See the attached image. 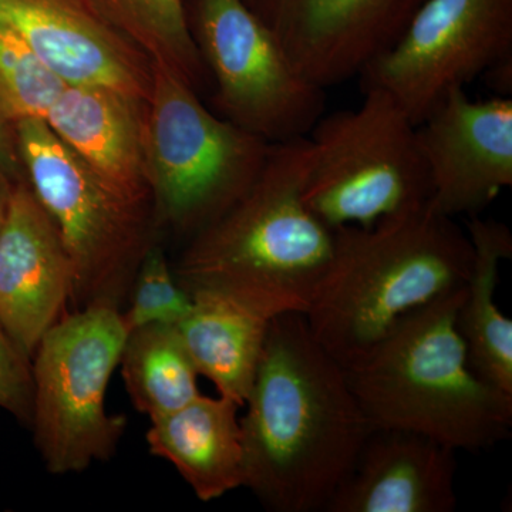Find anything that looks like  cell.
<instances>
[{
  "mask_svg": "<svg viewBox=\"0 0 512 512\" xmlns=\"http://www.w3.org/2000/svg\"><path fill=\"white\" fill-rule=\"evenodd\" d=\"M245 407L244 487L268 511L326 512L372 429L303 313L272 319Z\"/></svg>",
  "mask_w": 512,
  "mask_h": 512,
  "instance_id": "6da1fadb",
  "label": "cell"
},
{
  "mask_svg": "<svg viewBox=\"0 0 512 512\" xmlns=\"http://www.w3.org/2000/svg\"><path fill=\"white\" fill-rule=\"evenodd\" d=\"M308 137L274 144L261 174L190 238L173 268L184 291L227 298L268 319L308 311L328 269L335 231L303 198Z\"/></svg>",
  "mask_w": 512,
  "mask_h": 512,
  "instance_id": "7a4b0ae2",
  "label": "cell"
},
{
  "mask_svg": "<svg viewBox=\"0 0 512 512\" xmlns=\"http://www.w3.org/2000/svg\"><path fill=\"white\" fill-rule=\"evenodd\" d=\"M473 244L430 204L335 229L328 269L303 313L313 338L343 367L366 355L404 318L466 285Z\"/></svg>",
  "mask_w": 512,
  "mask_h": 512,
  "instance_id": "3957f363",
  "label": "cell"
},
{
  "mask_svg": "<svg viewBox=\"0 0 512 512\" xmlns=\"http://www.w3.org/2000/svg\"><path fill=\"white\" fill-rule=\"evenodd\" d=\"M463 296L464 286L404 316L345 367L370 429L410 431L470 453L510 439L512 396L478 375L458 332Z\"/></svg>",
  "mask_w": 512,
  "mask_h": 512,
  "instance_id": "277c9868",
  "label": "cell"
},
{
  "mask_svg": "<svg viewBox=\"0 0 512 512\" xmlns=\"http://www.w3.org/2000/svg\"><path fill=\"white\" fill-rule=\"evenodd\" d=\"M146 168L157 220L194 237L254 184L274 144L212 114L177 73L151 62Z\"/></svg>",
  "mask_w": 512,
  "mask_h": 512,
  "instance_id": "5b68a950",
  "label": "cell"
},
{
  "mask_svg": "<svg viewBox=\"0 0 512 512\" xmlns=\"http://www.w3.org/2000/svg\"><path fill=\"white\" fill-rule=\"evenodd\" d=\"M356 109L323 114L309 133L303 198L326 227H372L429 204L416 123L390 94L362 90Z\"/></svg>",
  "mask_w": 512,
  "mask_h": 512,
  "instance_id": "8992f818",
  "label": "cell"
},
{
  "mask_svg": "<svg viewBox=\"0 0 512 512\" xmlns=\"http://www.w3.org/2000/svg\"><path fill=\"white\" fill-rule=\"evenodd\" d=\"M29 187L72 259L76 309L123 308L151 241L146 204L121 198L43 119L15 123Z\"/></svg>",
  "mask_w": 512,
  "mask_h": 512,
  "instance_id": "52a82bcc",
  "label": "cell"
},
{
  "mask_svg": "<svg viewBox=\"0 0 512 512\" xmlns=\"http://www.w3.org/2000/svg\"><path fill=\"white\" fill-rule=\"evenodd\" d=\"M120 309L89 305L63 315L32 356L30 429L46 470L83 473L116 454L127 417L107 412L110 379L127 339Z\"/></svg>",
  "mask_w": 512,
  "mask_h": 512,
  "instance_id": "ba28073f",
  "label": "cell"
},
{
  "mask_svg": "<svg viewBox=\"0 0 512 512\" xmlns=\"http://www.w3.org/2000/svg\"><path fill=\"white\" fill-rule=\"evenodd\" d=\"M190 28L228 121L269 144L309 136L326 89L293 66L247 0H195Z\"/></svg>",
  "mask_w": 512,
  "mask_h": 512,
  "instance_id": "9c48e42d",
  "label": "cell"
},
{
  "mask_svg": "<svg viewBox=\"0 0 512 512\" xmlns=\"http://www.w3.org/2000/svg\"><path fill=\"white\" fill-rule=\"evenodd\" d=\"M512 60V0H423L402 33L359 74L419 124L454 89Z\"/></svg>",
  "mask_w": 512,
  "mask_h": 512,
  "instance_id": "30bf717a",
  "label": "cell"
},
{
  "mask_svg": "<svg viewBox=\"0 0 512 512\" xmlns=\"http://www.w3.org/2000/svg\"><path fill=\"white\" fill-rule=\"evenodd\" d=\"M416 134L434 211L474 217L511 187V97L471 100L466 89L451 90L416 124Z\"/></svg>",
  "mask_w": 512,
  "mask_h": 512,
  "instance_id": "8fae6325",
  "label": "cell"
},
{
  "mask_svg": "<svg viewBox=\"0 0 512 512\" xmlns=\"http://www.w3.org/2000/svg\"><path fill=\"white\" fill-rule=\"evenodd\" d=\"M423 0H251L293 66L323 89L359 77Z\"/></svg>",
  "mask_w": 512,
  "mask_h": 512,
  "instance_id": "7c38bea8",
  "label": "cell"
},
{
  "mask_svg": "<svg viewBox=\"0 0 512 512\" xmlns=\"http://www.w3.org/2000/svg\"><path fill=\"white\" fill-rule=\"evenodd\" d=\"M0 22L66 84L107 87L143 101L150 96L151 60L93 0H0Z\"/></svg>",
  "mask_w": 512,
  "mask_h": 512,
  "instance_id": "4fadbf2b",
  "label": "cell"
},
{
  "mask_svg": "<svg viewBox=\"0 0 512 512\" xmlns=\"http://www.w3.org/2000/svg\"><path fill=\"white\" fill-rule=\"evenodd\" d=\"M73 291L72 259L55 222L29 184L12 185L0 228V326L32 359Z\"/></svg>",
  "mask_w": 512,
  "mask_h": 512,
  "instance_id": "5bb4252c",
  "label": "cell"
},
{
  "mask_svg": "<svg viewBox=\"0 0 512 512\" xmlns=\"http://www.w3.org/2000/svg\"><path fill=\"white\" fill-rule=\"evenodd\" d=\"M456 450L403 430H372L326 512H453Z\"/></svg>",
  "mask_w": 512,
  "mask_h": 512,
  "instance_id": "9a60e30c",
  "label": "cell"
},
{
  "mask_svg": "<svg viewBox=\"0 0 512 512\" xmlns=\"http://www.w3.org/2000/svg\"><path fill=\"white\" fill-rule=\"evenodd\" d=\"M45 121L117 195L134 204L150 200L146 101L107 87L66 84Z\"/></svg>",
  "mask_w": 512,
  "mask_h": 512,
  "instance_id": "2e32d148",
  "label": "cell"
},
{
  "mask_svg": "<svg viewBox=\"0 0 512 512\" xmlns=\"http://www.w3.org/2000/svg\"><path fill=\"white\" fill-rule=\"evenodd\" d=\"M239 409L228 397L200 394L181 409L151 420L148 450L173 464L204 503L244 487Z\"/></svg>",
  "mask_w": 512,
  "mask_h": 512,
  "instance_id": "e0dca14e",
  "label": "cell"
},
{
  "mask_svg": "<svg viewBox=\"0 0 512 512\" xmlns=\"http://www.w3.org/2000/svg\"><path fill=\"white\" fill-rule=\"evenodd\" d=\"M473 266L457 312V328L478 375L512 396V322L498 306V282L512 256V234L503 222L468 217Z\"/></svg>",
  "mask_w": 512,
  "mask_h": 512,
  "instance_id": "ac0fdd59",
  "label": "cell"
},
{
  "mask_svg": "<svg viewBox=\"0 0 512 512\" xmlns=\"http://www.w3.org/2000/svg\"><path fill=\"white\" fill-rule=\"evenodd\" d=\"M191 298V311L177 325L188 355L220 396L244 407L272 319L214 293H192Z\"/></svg>",
  "mask_w": 512,
  "mask_h": 512,
  "instance_id": "d6986e66",
  "label": "cell"
},
{
  "mask_svg": "<svg viewBox=\"0 0 512 512\" xmlns=\"http://www.w3.org/2000/svg\"><path fill=\"white\" fill-rule=\"evenodd\" d=\"M120 365L134 409L150 421L181 409L201 394L200 375L175 325L150 323L131 330Z\"/></svg>",
  "mask_w": 512,
  "mask_h": 512,
  "instance_id": "ffe728a7",
  "label": "cell"
},
{
  "mask_svg": "<svg viewBox=\"0 0 512 512\" xmlns=\"http://www.w3.org/2000/svg\"><path fill=\"white\" fill-rule=\"evenodd\" d=\"M111 25L153 63L197 89L207 72L195 43L184 0H93Z\"/></svg>",
  "mask_w": 512,
  "mask_h": 512,
  "instance_id": "44dd1931",
  "label": "cell"
},
{
  "mask_svg": "<svg viewBox=\"0 0 512 512\" xmlns=\"http://www.w3.org/2000/svg\"><path fill=\"white\" fill-rule=\"evenodd\" d=\"M66 86L12 29L0 22V120L46 119Z\"/></svg>",
  "mask_w": 512,
  "mask_h": 512,
  "instance_id": "7402d4cb",
  "label": "cell"
},
{
  "mask_svg": "<svg viewBox=\"0 0 512 512\" xmlns=\"http://www.w3.org/2000/svg\"><path fill=\"white\" fill-rule=\"evenodd\" d=\"M128 299L130 306L121 312L127 335L150 323L177 326L192 306L190 293L178 284L163 248L154 242L141 258Z\"/></svg>",
  "mask_w": 512,
  "mask_h": 512,
  "instance_id": "603a6c76",
  "label": "cell"
},
{
  "mask_svg": "<svg viewBox=\"0 0 512 512\" xmlns=\"http://www.w3.org/2000/svg\"><path fill=\"white\" fill-rule=\"evenodd\" d=\"M0 409L30 427L33 413L32 359L0 326Z\"/></svg>",
  "mask_w": 512,
  "mask_h": 512,
  "instance_id": "cb8c5ba5",
  "label": "cell"
},
{
  "mask_svg": "<svg viewBox=\"0 0 512 512\" xmlns=\"http://www.w3.org/2000/svg\"><path fill=\"white\" fill-rule=\"evenodd\" d=\"M18 174V157H16L13 147L10 146L9 138L3 130V121L0 120V177L9 180Z\"/></svg>",
  "mask_w": 512,
  "mask_h": 512,
  "instance_id": "d4e9b609",
  "label": "cell"
},
{
  "mask_svg": "<svg viewBox=\"0 0 512 512\" xmlns=\"http://www.w3.org/2000/svg\"><path fill=\"white\" fill-rule=\"evenodd\" d=\"M10 191H12V187L8 185V180L0 177V228H2L3 221H5L6 212H8Z\"/></svg>",
  "mask_w": 512,
  "mask_h": 512,
  "instance_id": "484cf974",
  "label": "cell"
},
{
  "mask_svg": "<svg viewBox=\"0 0 512 512\" xmlns=\"http://www.w3.org/2000/svg\"><path fill=\"white\" fill-rule=\"evenodd\" d=\"M247 2L249 3V2H251V0H247Z\"/></svg>",
  "mask_w": 512,
  "mask_h": 512,
  "instance_id": "4316f807",
  "label": "cell"
}]
</instances>
